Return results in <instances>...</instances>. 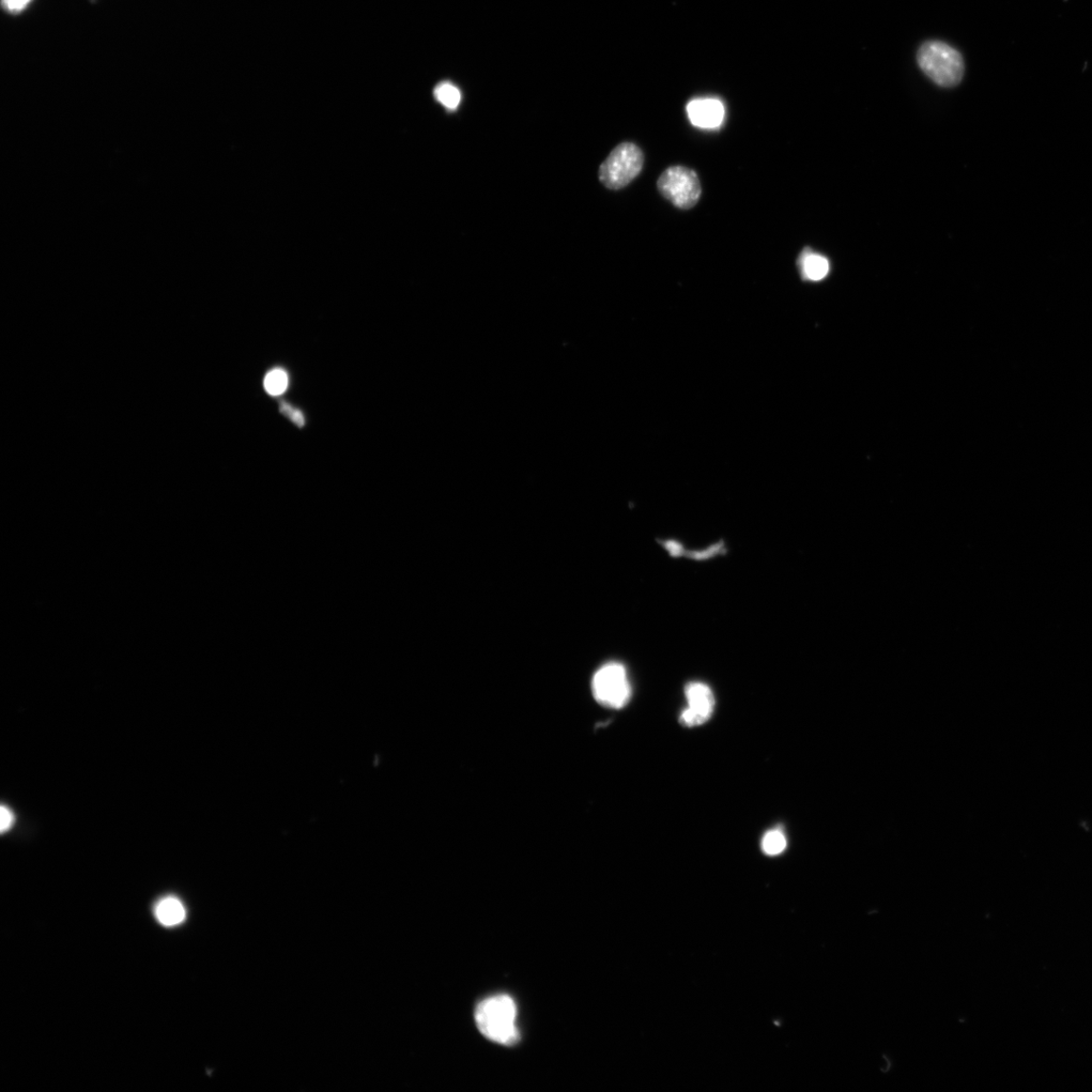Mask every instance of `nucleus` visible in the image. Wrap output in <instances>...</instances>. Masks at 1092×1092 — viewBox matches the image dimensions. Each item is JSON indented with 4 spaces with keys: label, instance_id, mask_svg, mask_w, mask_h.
Returning a JSON list of instances; mask_svg holds the SVG:
<instances>
[{
    "label": "nucleus",
    "instance_id": "6e6552de",
    "mask_svg": "<svg viewBox=\"0 0 1092 1092\" xmlns=\"http://www.w3.org/2000/svg\"><path fill=\"white\" fill-rule=\"evenodd\" d=\"M798 266L804 278L812 282L824 280L829 271L827 258L810 250L802 253Z\"/></svg>",
    "mask_w": 1092,
    "mask_h": 1092
},
{
    "label": "nucleus",
    "instance_id": "20e7f679",
    "mask_svg": "<svg viewBox=\"0 0 1092 1092\" xmlns=\"http://www.w3.org/2000/svg\"><path fill=\"white\" fill-rule=\"evenodd\" d=\"M657 190L670 203L681 210L695 207L702 193L697 174L685 166L666 169L657 180Z\"/></svg>",
    "mask_w": 1092,
    "mask_h": 1092
},
{
    "label": "nucleus",
    "instance_id": "f8f14e48",
    "mask_svg": "<svg viewBox=\"0 0 1092 1092\" xmlns=\"http://www.w3.org/2000/svg\"><path fill=\"white\" fill-rule=\"evenodd\" d=\"M288 378L284 369H273L265 379V387L267 392L271 396H280L284 394L287 388Z\"/></svg>",
    "mask_w": 1092,
    "mask_h": 1092
},
{
    "label": "nucleus",
    "instance_id": "423d86ee",
    "mask_svg": "<svg viewBox=\"0 0 1092 1092\" xmlns=\"http://www.w3.org/2000/svg\"><path fill=\"white\" fill-rule=\"evenodd\" d=\"M685 694L687 709L680 716V724L686 728H695L709 721L714 712L713 692L706 684L694 682L687 685Z\"/></svg>",
    "mask_w": 1092,
    "mask_h": 1092
},
{
    "label": "nucleus",
    "instance_id": "9b49d317",
    "mask_svg": "<svg viewBox=\"0 0 1092 1092\" xmlns=\"http://www.w3.org/2000/svg\"><path fill=\"white\" fill-rule=\"evenodd\" d=\"M787 838L779 829L770 830L762 841L763 852L768 856L780 855L787 849Z\"/></svg>",
    "mask_w": 1092,
    "mask_h": 1092
},
{
    "label": "nucleus",
    "instance_id": "0eeeda50",
    "mask_svg": "<svg viewBox=\"0 0 1092 1092\" xmlns=\"http://www.w3.org/2000/svg\"><path fill=\"white\" fill-rule=\"evenodd\" d=\"M688 117L694 126L701 129H716L725 119L724 104L715 99H699L687 105Z\"/></svg>",
    "mask_w": 1092,
    "mask_h": 1092
},
{
    "label": "nucleus",
    "instance_id": "f257e3e1",
    "mask_svg": "<svg viewBox=\"0 0 1092 1092\" xmlns=\"http://www.w3.org/2000/svg\"><path fill=\"white\" fill-rule=\"evenodd\" d=\"M480 1032L495 1043L511 1046L519 1040L517 1008L513 998L500 994L484 999L474 1012Z\"/></svg>",
    "mask_w": 1092,
    "mask_h": 1092
},
{
    "label": "nucleus",
    "instance_id": "f03ea898",
    "mask_svg": "<svg viewBox=\"0 0 1092 1092\" xmlns=\"http://www.w3.org/2000/svg\"><path fill=\"white\" fill-rule=\"evenodd\" d=\"M917 63L920 69L937 85L953 87L962 80V56L945 43L928 42L922 45L917 53Z\"/></svg>",
    "mask_w": 1092,
    "mask_h": 1092
},
{
    "label": "nucleus",
    "instance_id": "39448f33",
    "mask_svg": "<svg viewBox=\"0 0 1092 1092\" xmlns=\"http://www.w3.org/2000/svg\"><path fill=\"white\" fill-rule=\"evenodd\" d=\"M592 690L598 703L612 710H621L632 697L626 669L619 663L600 668L593 676Z\"/></svg>",
    "mask_w": 1092,
    "mask_h": 1092
},
{
    "label": "nucleus",
    "instance_id": "ddd939ff",
    "mask_svg": "<svg viewBox=\"0 0 1092 1092\" xmlns=\"http://www.w3.org/2000/svg\"><path fill=\"white\" fill-rule=\"evenodd\" d=\"M0 817H2V822H0V830H2V833L5 834L11 828L14 824V814L9 807L3 805L2 810H0Z\"/></svg>",
    "mask_w": 1092,
    "mask_h": 1092
},
{
    "label": "nucleus",
    "instance_id": "7ed1b4c3",
    "mask_svg": "<svg viewBox=\"0 0 1092 1092\" xmlns=\"http://www.w3.org/2000/svg\"><path fill=\"white\" fill-rule=\"evenodd\" d=\"M643 163V153L639 146L622 143L600 167L599 178L607 189H623L640 174Z\"/></svg>",
    "mask_w": 1092,
    "mask_h": 1092
},
{
    "label": "nucleus",
    "instance_id": "1a4fd4ad",
    "mask_svg": "<svg viewBox=\"0 0 1092 1092\" xmlns=\"http://www.w3.org/2000/svg\"><path fill=\"white\" fill-rule=\"evenodd\" d=\"M156 916L161 925L175 927L186 919L187 913L178 898L169 897L157 904Z\"/></svg>",
    "mask_w": 1092,
    "mask_h": 1092
},
{
    "label": "nucleus",
    "instance_id": "9d476101",
    "mask_svg": "<svg viewBox=\"0 0 1092 1092\" xmlns=\"http://www.w3.org/2000/svg\"><path fill=\"white\" fill-rule=\"evenodd\" d=\"M435 97L439 103L451 111L457 109L461 102L459 89L451 83H442L435 90Z\"/></svg>",
    "mask_w": 1092,
    "mask_h": 1092
},
{
    "label": "nucleus",
    "instance_id": "2eb2a0df",
    "mask_svg": "<svg viewBox=\"0 0 1092 1092\" xmlns=\"http://www.w3.org/2000/svg\"><path fill=\"white\" fill-rule=\"evenodd\" d=\"M32 0H3V7L10 13L23 11Z\"/></svg>",
    "mask_w": 1092,
    "mask_h": 1092
},
{
    "label": "nucleus",
    "instance_id": "4468645a",
    "mask_svg": "<svg viewBox=\"0 0 1092 1092\" xmlns=\"http://www.w3.org/2000/svg\"><path fill=\"white\" fill-rule=\"evenodd\" d=\"M281 411L283 414L287 415V416L292 422H295L300 427L304 426L305 419H304L303 414L299 410L292 408L287 404L283 403L281 406Z\"/></svg>",
    "mask_w": 1092,
    "mask_h": 1092
}]
</instances>
